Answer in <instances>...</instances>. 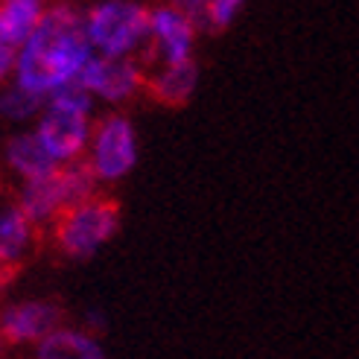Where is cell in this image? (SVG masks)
Masks as SVG:
<instances>
[{
    "label": "cell",
    "instance_id": "6da1fadb",
    "mask_svg": "<svg viewBox=\"0 0 359 359\" xmlns=\"http://www.w3.org/2000/svg\"><path fill=\"white\" fill-rule=\"evenodd\" d=\"M94 56L97 53L85 35L82 9L62 0V4L47 6L39 29L18 50L12 82L47 102L53 94L79 85L82 70Z\"/></svg>",
    "mask_w": 359,
    "mask_h": 359
},
{
    "label": "cell",
    "instance_id": "7a4b0ae2",
    "mask_svg": "<svg viewBox=\"0 0 359 359\" xmlns=\"http://www.w3.org/2000/svg\"><path fill=\"white\" fill-rule=\"evenodd\" d=\"M94 97L82 85H70L53 94L35 120V137L59 167L79 164L88 155L94 135Z\"/></svg>",
    "mask_w": 359,
    "mask_h": 359
},
{
    "label": "cell",
    "instance_id": "3957f363",
    "mask_svg": "<svg viewBox=\"0 0 359 359\" xmlns=\"http://www.w3.org/2000/svg\"><path fill=\"white\" fill-rule=\"evenodd\" d=\"M149 12L140 0H97L82 12L88 44L97 56L140 59L149 47Z\"/></svg>",
    "mask_w": 359,
    "mask_h": 359
},
{
    "label": "cell",
    "instance_id": "277c9868",
    "mask_svg": "<svg viewBox=\"0 0 359 359\" xmlns=\"http://www.w3.org/2000/svg\"><path fill=\"white\" fill-rule=\"evenodd\" d=\"M97 196V178L91 175L85 161L70 167H59L56 172H50L47 178L39 182H27L18 190V208L32 219L35 228H53L65 210L76 208L88 199Z\"/></svg>",
    "mask_w": 359,
    "mask_h": 359
},
{
    "label": "cell",
    "instance_id": "5b68a950",
    "mask_svg": "<svg viewBox=\"0 0 359 359\" xmlns=\"http://www.w3.org/2000/svg\"><path fill=\"white\" fill-rule=\"evenodd\" d=\"M120 228V205L109 196H94L76 208L65 210L53 222L50 237L59 255L70 260H85L109 243Z\"/></svg>",
    "mask_w": 359,
    "mask_h": 359
},
{
    "label": "cell",
    "instance_id": "8992f818",
    "mask_svg": "<svg viewBox=\"0 0 359 359\" xmlns=\"http://www.w3.org/2000/svg\"><path fill=\"white\" fill-rule=\"evenodd\" d=\"M85 164L97 178V184L123 182L137 164V132L126 114H105L94 123L91 147H88Z\"/></svg>",
    "mask_w": 359,
    "mask_h": 359
},
{
    "label": "cell",
    "instance_id": "52a82bcc",
    "mask_svg": "<svg viewBox=\"0 0 359 359\" xmlns=\"http://www.w3.org/2000/svg\"><path fill=\"white\" fill-rule=\"evenodd\" d=\"M147 70L140 59H109L94 56L82 70L79 85L100 102L123 105L147 88Z\"/></svg>",
    "mask_w": 359,
    "mask_h": 359
},
{
    "label": "cell",
    "instance_id": "ba28073f",
    "mask_svg": "<svg viewBox=\"0 0 359 359\" xmlns=\"http://www.w3.org/2000/svg\"><path fill=\"white\" fill-rule=\"evenodd\" d=\"M67 310L59 301L39 298V301H18L0 310V327H4L6 345H41L47 336L67 327Z\"/></svg>",
    "mask_w": 359,
    "mask_h": 359
},
{
    "label": "cell",
    "instance_id": "9c48e42d",
    "mask_svg": "<svg viewBox=\"0 0 359 359\" xmlns=\"http://www.w3.org/2000/svg\"><path fill=\"white\" fill-rule=\"evenodd\" d=\"M196 24L182 15L172 4H158L149 12V50L161 67L193 62L196 47Z\"/></svg>",
    "mask_w": 359,
    "mask_h": 359
},
{
    "label": "cell",
    "instance_id": "30bf717a",
    "mask_svg": "<svg viewBox=\"0 0 359 359\" xmlns=\"http://www.w3.org/2000/svg\"><path fill=\"white\" fill-rule=\"evenodd\" d=\"M35 243H39V228L18 208V202L0 205V260L18 272Z\"/></svg>",
    "mask_w": 359,
    "mask_h": 359
},
{
    "label": "cell",
    "instance_id": "8fae6325",
    "mask_svg": "<svg viewBox=\"0 0 359 359\" xmlns=\"http://www.w3.org/2000/svg\"><path fill=\"white\" fill-rule=\"evenodd\" d=\"M6 167L21 178V184L27 182H39V178H47L50 172H56L59 164L47 155V149L41 147V140L35 137V132H18L6 140Z\"/></svg>",
    "mask_w": 359,
    "mask_h": 359
},
{
    "label": "cell",
    "instance_id": "7c38bea8",
    "mask_svg": "<svg viewBox=\"0 0 359 359\" xmlns=\"http://www.w3.org/2000/svg\"><path fill=\"white\" fill-rule=\"evenodd\" d=\"M47 12L44 0H0V44L21 50Z\"/></svg>",
    "mask_w": 359,
    "mask_h": 359
},
{
    "label": "cell",
    "instance_id": "4fadbf2b",
    "mask_svg": "<svg viewBox=\"0 0 359 359\" xmlns=\"http://www.w3.org/2000/svg\"><path fill=\"white\" fill-rule=\"evenodd\" d=\"M196 85H199V67L193 62L184 65H170V67H158L155 74L147 79L149 94L164 102V105H182L193 97Z\"/></svg>",
    "mask_w": 359,
    "mask_h": 359
},
{
    "label": "cell",
    "instance_id": "5bb4252c",
    "mask_svg": "<svg viewBox=\"0 0 359 359\" xmlns=\"http://www.w3.org/2000/svg\"><path fill=\"white\" fill-rule=\"evenodd\" d=\"M35 359H102V348L97 339L76 327H62L35 345Z\"/></svg>",
    "mask_w": 359,
    "mask_h": 359
},
{
    "label": "cell",
    "instance_id": "9a60e30c",
    "mask_svg": "<svg viewBox=\"0 0 359 359\" xmlns=\"http://www.w3.org/2000/svg\"><path fill=\"white\" fill-rule=\"evenodd\" d=\"M44 109V100L24 91L21 85L9 82L6 88H0V114L12 123H27V120H39Z\"/></svg>",
    "mask_w": 359,
    "mask_h": 359
},
{
    "label": "cell",
    "instance_id": "2e32d148",
    "mask_svg": "<svg viewBox=\"0 0 359 359\" xmlns=\"http://www.w3.org/2000/svg\"><path fill=\"white\" fill-rule=\"evenodd\" d=\"M245 0H210V15H208V29L219 32L234 24V18L243 12Z\"/></svg>",
    "mask_w": 359,
    "mask_h": 359
},
{
    "label": "cell",
    "instance_id": "e0dca14e",
    "mask_svg": "<svg viewBox=\"0 0 359 359\" xmlns=\"http://www.w3.org/2000/svg\"><path fill=\"white\" fill-rule=\"evenodd\" d=\"M182 15H187L196 24V29H208V15H210V0H167Z\"/></svg>",
    "mask_w": 359,
    "mask_h": 359
},
{
    "label": "cell",
    "instance_id": "ac0fdd59",
    "mask_svg": "<svg viewBox=\"0 0 359 359\" xmlns=\"http://www.w3.org/2000/svg\"><path fill=\"white\" fill-rule=\"evenodd\" d=\"M15 65H18V50L0 44V88H6L15 79Z\"/></svg>",
    "mask_w": 359,
    "mask_h": 359
},
{
    "label": "cell",
    "instance_id": "d6986e66",
    "mask_svg": "<svg viewBox=\"0 0 359 359\" xmlns=\"http://www.w3.org/2000/svg\"><path fill=\"white\" fill-rule=\"evenodd\" d=\"M15 278V269L12 266H6L4 260H0V292H4L6 290V286H9V280Z\"/></svg>",
    "mask_w": 359,
    "mask_h": 359
},
{
    "label": "cell",
    "instance_id": "ffe728a7",
    "mask_svg": "<svg viewBox=\"0 0 359 359\" xmlns=\"http://www.w3.org/2000/svg\"><path fill=\"white\" fill-rule=\"evenodd\" d=\"M9 356V345H6V336H4V327H0V359Z\"/></svg>",
    "mask_w": 359,
    "mask_h": 359
},
{
    "label": "cell",
    "instance_id": "44dd1931",
    "mask_svg": "<svg viewBox=\"0 0 359 359\" xmlns=\"http://www.w3.org/2000/svg\"><path fill=\"white\" fill-rule=\"evenodd\" d=\"M67 4H70V0H67Z\"/></svg>",
    "mask_w": 359,
    "mask_h": 359
}]
</instances>
